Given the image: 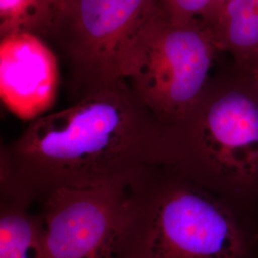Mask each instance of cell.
<instances>
[{
    "label": "cell",
    "mask_w": 258,
    "mask_h": 258,
    "mask_svg": "<svg viewBox=\"0 0 258 258\" xmlns=\"http://www.w3.org/2000/svg\"><path fill=\"white\" fill-rule=\"evenodd\" d=\"M166 130L126 81L94 90L1 147L0 189L38 204L64 187L132 181L167 164Z\"/></svg>",
    "instance_id": "1"
},
{
    "label": "cell",
    "mask_w": 258,
    "mask_h": 258,
    "mask_svg": "<svg viewBox=\"0 0 258 258\" xmlns=\"http://www.w3.org/2000/svg\"><path fill=\"white\" fill-rule=\"evenodd\" d=\"M167 165L258 232V83L233 61L213 73L181 122L166 127Z\"/></svg>",
    "instance_id": "2"
},
{
    "label": "cell",
    "mask_w": 258,
    "mask_h": 258,
    "mask_svg": "<svg viewBox=\"0 0 258 258\" xmlns=\"http://www.w3.org/2000/svg\"><path fill=\"white\" fill-rule=\"evenodd\" d=\"M258 232L218 196L170 165L130 185L122 258H252Z\"/></svg>",
    "instance_id": "3"
},
{
    "label": "cell",
    "mask_w": 258,
    "mask_h": 258,
    "mask_svg": "<svg viewBox=\"0 0 258 258\" xmlns=\"http://www.w3.org/2000/svg\"><path fill=\"white\" fill-rule=\"evenodd\" d=\"M219 52L202 20L175 23L159 1L130 41L121 76L157 119L170 127L199 101Z\"/></svg>",
    "instance_id": "4"
},
{
    "label": "cell",
    "mask_w": 258,
    "mask_h": 258,
    "mask_svg": "<svg viewBox=\"0 0 258 258\" xmlns=\"http://www.w3.org/2000/svg\"><path fill=\"white\" fill-rule=\"evenodd\" d=\"M159 0H59L43 34L69 65L78 99L123 81V55Z\"/></svg>",
    "instance_id": "5"
},
{
    "label": "cell",
    "mask_w": 258,
    "mask_h": 258,
    "mask_svg": "<svg viewBox=\"0 0 258 258\" xmlns=\"http://www.w3.org/2000/svg\"><path fill=\"white\" fill-rule=\"evenodd\" d=\"M134 180L64 187L38 203L45 258L122 257Z\"/></svg>",
    "instance_id": "6"
},
{
    "label": "cell",
    "mask_w": 258,
    "mask_h": 258,
    "mask_svg": "<svg viewBox=\"0 0 258 258\" xmlns=\"http://www.w3.org/2000/svg\"><path fill=\"white\" fill-rule=\"evenodd\" d=\"M60 81L55 52L28 31L1 37L0 97L20 120L33 121L55 104Z\"/></svg>",
    "instance_id": "7"
},
{
    "label": "cell",
    "mask_w": 258,
    "mask_h": 258,
    "mask_svg": "<svg viewBox=\"0 0 258 258\" xmlns=\"http://www.w3.org/2000/svg\"><path fill=\"white\" fill-rule=\"evenodd\" d=\"M25 197L0 190V258H45V228L40 211Z\"/></svg>",
    "instance_id": "8"
},
{
    "label": "cell",
    "mask_w": 258,
    "mask_h": 258,
    "mask_svg": "<svg viewBox=\"0 0 258 258\" xmlns=\"http://www.w3.org/2000/svg\"><path fill=\"white\" fill-rule=\"evenodd\" d=\"M209 28L220 52L248 70L258 56V0H228Z\"/></svg>",
    "instance_id": "9"
},
{
    "label": "cell",
    "mask_w": 258,
    "mask_h": 258,
    "mask_svg": "<svg viewBox=\"0 0 258 258\" xmlns=\"http://www.w3.org/2000/svg\"><path fill=\"white\" fill-rule=\"evenodd\" d=\"M51 17L50 0H0L1 37L19 31L43 34Z\"/></svg>",
    "instance_id": "10"
},
{
    "label": "cell",
    "mask_w": 258,
    "mask_h": 258,
    "mask_svg": "<svg viewBox=\"0 0 258 258\" xmlns=\"http://www.w3.org/2000/svg\"><path fill=\"white\" fill-rule=\"evenodd\" d=\"M161 7L171 21L187 24L202 20L212 0H159Z\"/></svg>",
    "instance_id": "11"
},
{
    "label": "cell",
    "mask_w": 258,
    "mask_h": 258,
    "mask_svg": "<svg viewBox=\"0 0 258 258\" xmlns=\"http://www.w3.org/2000/svg\"><path fill=\"white\" fill-rule=\"evenodd\" d=\"M227 1L228 0H212L211 6L202 19V22L205 25H207L208 27L212 25V23L215 21V19H217L220 11Z\"/></svg>",
    "instance_id": "12"
},
{
    "label": "cell",
    "mask_w": 258,
    "mask_h": 258,
    "mask_svg": "<svg viewBox=\"0 0 258 258\" xmlns=\"http://www.w3.org/2000/svg\"><path fill=\"white\" fill-rule=\"evenodd\" d=\"M248 71H249L250 74L252 75V77L254 78V80L258 83V56L254 59L253 63L248 69Z\"/></svg>",
    "instance_id": "13"
},
{
    "label": "cell",
    "mask_w": 258,
    "mask_h": 258,
    "mask_svg": "<svg viewBox=\"0 0 258 258\" xmlns=\"http://www.w3.org/2000/svg\"><path fill=\"white\" fill-rule=\"evenodd\" d=\"M58 1L59 0H50V4H51V7H52V15H53V12H54V9H55V5L57 4Z\"/></svg>",
    "instance_id": "14"
}]
</instances>
